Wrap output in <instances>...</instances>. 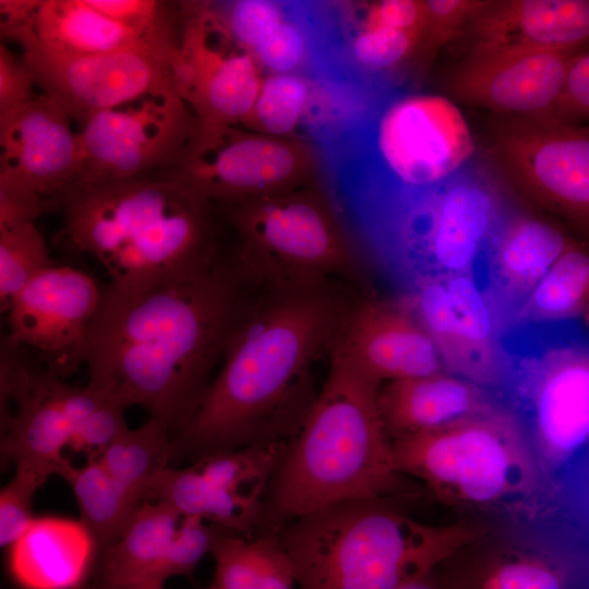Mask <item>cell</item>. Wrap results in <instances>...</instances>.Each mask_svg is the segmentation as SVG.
Masks as SVG:
<instances>
[{
	"mask_svg": "<svg viewBox=\"0 0 589 589\" xmlns=\"http://www.w3.org/2000/svg\"><path fill=\"white\" fill-rule=\"evenodd\" d=\"M38 0H0L1 37L10 39L31 21Z\"/></svg>",
	"mask_w": 589,
	"mask_h": 589,
	"instance_id": "42",
	"label": "cell"
},
{
	"mask_svg": "<svg viewBox=\"0 0 589 589\" xmlns=\"http://www.w3.org/2000/svg\"><path fill=\"white\" fill-rule=\"evenodd\" d=\"M589 324V249L572 242L515 313L518 323Z\"/></svg>",
	"mask_w": 589,
	"mask_h": 589,
	"instance_id": "31",
	"label": "cell"
},
{
	"mask_svg": "<svg viewBox=\"0 0 589 589\" xmlns=\"http://www.w3.org/2000/svg\"><path fill=\"white\" fill-rule=\"evenodd\" d=\"M381 385L332 346L325 381L267 490L261 533L336 504L406 490L381 420Z\"/></svg>",
	"mask_w": 589,
	"mask_h": 589,
	"instance_id": "4",
	"label": "cell"
},
{
	"mask_svg": "<svg viewBox=\"0 0 589 589\" xmlns=\"http://www.w3.org/2000/svg\"><path fill=\"white\" fill-rule=\"evenodd\" d=\"M471 382L495 384L510 365L500 339L498 313L472 274L443 277Z\"/></svg>",
	"mask_w": 589,
	"mask_h": 589,
	"instance_id": "29",
	"label": "cell"
},
{
	"mask_svg": "<svg viewBox=\"0 0 589 589\" xmlns=\"http://www.w3.org/2000/svg\"><path fill=\"white\" fill-rule=\"evenodd\" d=\"M580 502H582V507L586 508L588 517H589V480L585 486V490L581 494Z\"/></svg>",
	"mask_w": 589,
	"mask_h": 589,
	"instance_id": "44",
	"label": "cell"
},
{
	"mask_svg": "<svg viewBox=\"0 0 589 589\" xmlns=\"http://www.w3.org/2000/svg\"><path fill=\"white\" fill-rule=\"evenodd\" d=\"M348 289L247 288L217 372L192 418L172 436L171 461L289 442L320 390L315 363L330 352L356 298Z\"/></svg>",
	"mask_w": 589,
	"mask_h": 589,
	"instance_id": "1",
	"label": "cell"
},
{
	"mask_svg": "<svg viewBox=\"0 0 589 589\" xmlns=\"http://www.w3.org/2000/svg\"><path fill=\"white\" fill-rule=\"evenodd\" d=\"M578 50L468 55L454 70L448 88L460 101L495 113L554 117Z\"/></svg>",
	"mask_w": 589,
	"mask_h": 589,
	"instance_id": "19",
	"label": "cell"
},
{
	"mask_svg": "<svg viewBox=\"0 0 589 589\" xmlns=\"http://www.w3.org/2000/svg\"><path fill=\"white\" fill-rule=\"evenodd\" d=\"M171 430L151 417L125 429L98 457L110 476L137 504L146 502L153 481L171 462Z\"/></svg>",
	"mask_w": 589,
	"mask_h": 589,
	"instance_id": "32",
	"label": "cell"
},
{
	"mask_svg": "<svg viewBox=\"0 0 589 589\" xmlns=\"http://www.w3.org/2000/svg\"><path fill=\"white\" fill-rule=\"evenodd\" d=\"M515 376L542 467L577 470L580 495L589 479V324L566 321L556 338L519 360Z\"/></svg>",
	"mask_w": 589,
	"mask_h": 589,
	"instance_id": "11",
	"label": "cell"
},
{
	"mask_svg": "<svg viewBox=\"0 0 589 589\" xmlns=\"http://www.w3.org/2000/svg\"><path fill=\"white\" fill-rule=\"evenodd\" d=\"M171 73L195 128L242 124L265 76L253 56L218 23L207 1L178 3Z\"/></svg>",
	"mask_w": 589,
	"mask_h": 589,
	"instance_id": "14",
	"label": "cell"
},
{
	"mask_svg": "<svg viewBox=\"0 0 589 589\" xmlns=\"http://www.w3.org/2000/svg\"><path fill=\"white\" fill-rule=\"evenodd\" d=\"M97 550L95 539L81 521L35 517L10 545L9 568L23 589H77Z\"/></svg>",
	"mask_w": 589,
	"mask_h": 589,
	"instance_id": "26",
	"label": "cell"
},
{
	"mask_svg": "<svg viewBox=\"0 0 589 589\" xmlns=\"http://www.w3.org/2000/svg\"><path fill=\"white\" fill-rule=\"evenodd\" d=\"M1 453L16 466L47 477L62 476L71 464L63 450L80 425L106 400L89 387L65 384L62 377L34 366L24 351L2 342L0 361Z\"/></svg>",
	"mask_w": 589,
	"mask_h": 589,
	"instance_id": "13",
	"label": "cell"
},
{
	"mask_svg": "<svg viewBox=\"0 0 589 589\" xmlns=\"http://www.w3.org/2000/svg\"><path fill=\"white\" fill-rule=\"evenodd\" d=\"M465 33L471 56L580 49L589 44V0L488 1Z\"/></svg>",
	"mask_w": 589,
	"mask_h": 589,
	"instance_id": "22",
	"label": "cell"
},
{
	"mask_svg": "<svg viewBox=\"0 0 589 589\" xmlns=\"http://www.w3.org/2000/svg\"><path fill=\"white\" fill-rule=\"evenodd\" d=\"M35 82L21 57H16L4 44H0V120L20 111L31 104Z\"/></svg>",
	"mask_w": 589,
	"mask_h": 589,
	"instance_id": "40",
	"label": "cell"
},
{
	"mask_svg": "<svg viewBox=\"0 0 589 589\" xmlns=\"http://www.w3.org/2000/svg\"><path fill=\"white\" fill-rule=\"evenodd\" d=\"M329 181L381 170L393 189H423L456 176L474 154L470 128L449 98L409 94L369 109L334 141L320 147Z\"/></svg>",
	"mask_w": 589,
	"mask_h": 589,
	"instance_id": "8",
	"label": "cell"
},
{
	"mask_svg": "<svg viewBox=\"0 0 589 589\" xmlns=\"http://www.w3.org/2000/svg\"><path fill=\"white\" fill-rule=\"evenodd\" d=\"M146 501L164 502L182 517H199L218 528L252 538L263 526V516L240 503L192 465L166 468L149 486Z\"/></svg>",
	"mask_w": 589,
	"mask_h": 589,
	"instance_id": "30",
	"label": "cell"
},
{
	"mask_svg": "<svg viewBox=\"0 0 589 589\" xmlns=\"http://www.w3.org/2000/svg\"><path fill=\"white\" fill-rule=\"evenodd\" d=\"M177 31L178 20L167 27L144 29L113 21L85 0H38L27 26L10 39L61 53L96 55L171 37Z\"/></svg>",
	"mask_w": 589,
	"mask_h": 589,
	"instance_id": "25",
	"label": "cell"
},
{
	"mask_svg": "<svg viewBox=\"0 0 589 589\" xmlns=\"http://www.w3.org/2000/svg\"><path fill=\"white\" fill-rule=\"evenodd\" d=\"M333 346L381 384L446 371L435 344L404 300L356 297Z\"/></svg>",
	"mask_w": 589,
	"mask_h": 589,
	"instance_id": "20",
	"label": "cell"
},
{
	"mask_svg": "<svg viewBox=\"0 0 589 589\" xmlns=\"http://www.w3.org/2000/svg\"><path fill=\"white\" fill-rule=\"evenodd\" d=\"M223 530L199 517H182L167 551L163 579L177 576L190 577L201 560L211 554L213 543Z\"/></svg>",
	"mask_w": 589,
	"mask_h": 589,
	"instance_id": "38",
	"label": "cell"
},
{
	"mask_svg": "<svg viewBox=\"0 0 589 589\" xmlns=\"http://www.w3.org/2000/svg\"><path fill=\"white\" fill-rule=\"evenodd\" d=\"M205 589H216L213 585H209L207 588Z\"/></svg>",
	"mask_w": 589,
	"mask_h": 589,
	"instance_id": "45",
	"label": "cell"
},
{
	"mask_svg": "<svg viewBox=\"0 0 589 589\" xmlns=\"http://www.w3.org/2000/svg\"><path fill=\"white\" fill-rule=\"evenodd\" d=\"M388 500L336 504L273 533L290 561L297 589H396L485 537L483 527L470 522H421Z\"/></svg>",
	"mask_w": 589,
	"mask_h": 589,
	"instance_id": "5",
	"label": "cell"
},
{
	"mask_svg": "<svg viewBox=\"0 0 589 589\" xmlns=\"http://www.w3.org/2000/svg\"><path fill=\"white\" fill-rule=\"evenodd\" d=\"M370 101L326 77L310 73L267 74L242 127L318 147L334 141Z\"/></svg>",
	"mask_w": 589,
	"mask_h": 589,
	"instance_id": "21",
	"label": "cell"
},
{
	"mask_svg": "<svg viewBox=\"0 0 589 589\" xmlns=\"http://www.w3.org/2000/svg\"><path fill=\"white\" fill-rule=\"evenodd\" d=\"M344 205L364 243L404 266L410 283L472 274L502 224L496 192L469 177L423 189L358 191Z\"/></svg>",
	"mask_w": 589,
	"mask_h": 589,
	"instance_id": "7",
	"label": "cell"
},
{
	"mask_svg": "<svg viewBox=\"0 0 589 589\" xmlns=\"http://www.w3.org/2000/svg\"><path fill=\"white\" fill-rule=\"evenodd\" d=\"M244 293L227 256L147 287L105 285L89 328L87 385L143 407L173 436L217 372Z\"/></svg>",
	"mask_w": 589,
	"mask_h": 589,
	"instance_id": "2",
	"label": "cell"
},
{
	"mask_svg": "<svg viewBox=\"0 0 589 589\" xmlns=\"http://www.w3.org/2000/svg\"><path fill=\"white\" fill-rule=\"evenodd\" d=\"M214 207L235 235L228 259L244 287L363 285L364 243L326 179Z\"/></svg>",
	"mask_w": 589,
	"mask_h": 589,
	"instance_id": "6",
	"label": "cell"
},
{
	"mask_svg": "<svg viewBox=\"0 0 589 589\" xmlns=\"http://www.w3.org/2000/svg\"><path fill=\"white\" fill-rule=\"evenodd\" d=\"M48 479L28 467L16 466L13 477L0 491V544L10 546L35 519L33 501Z\"/></svg>",
	"mask_w": 589,
	"mask_h": 589,
	"instance_id": "37",
	"label": "cell"
},
{
	"mask_svg": "<svg viewBox=\"0 0 589 589\" xmlns=\"http://www.w3.org/2000/svg\"><path fill=\"white\" fill-rule=\"evenodd\" d=\"M103 287L83 271L51 265L10 302V346L33 352L46 370L64 377L86 363L88 335Z\"/></svg>",
	"mask_w": 589,
	"mask_h": 589,
	"instance_id": "18",
	"label": "cell"
},
{
	"mask_svg": "<svg viewBox=\"0 0 589 589\" xmlns=\"http://www.w3.org/2000/svg\"><path fill=\"white\" fill-rule=\"evenodd\" d=\"M181 519L164 502L142 503L120 539L99 550L95 586L164 589L163 566Z\"/></svg>",
	"mask_w": 589,
	"mask_h": 589,
	"instance_id": "28",
	"label": "cell"
},
{
	"mask_svg": "<svg viewBox=\"0 0 589 589\" xmlns=\"http://www.w3.org/2000/svg\"><path fill=\"white\" fill-rule=\"evenodd\" d=\"M471 545L437 568L444 589H574L581 575L576 562L553 553Z\"/></svg>",
	"mask_w": 589,
	"mask_h": 589,
	"instance_id": "27",
	"label": "cell"
},
{
	"mask_svg": "<svg viewBox=\"0 0 589 589\" xmlns=\"http://www.w3.org/2000/svg\"><path fill=\"white\" fill-rule=\"evenodd\" d=\"M483 0H424L420 41L413 57L421 68L429 65L438 50L464 34L484 8Z\"/></svg>",
	"mask_w": 589,
	"mask_h": 589,
	"instance_id": "36",
	"label": "cell"
},
{
	"mask_svg": "<svg viewBox=\"0 0 589 589\" xmlns=\"http://www.w3.org/2000/svg\"><path fill=\"white\" fill-rule=\"evenodd\" d=\"M392 444L397 470L448 504L494 506L534 482V454L522 426L494 405Z\"/></svg>",
	"mask_w": 589,
	"mask_h": 589,
	"instance_id": "9",
	"label": "cell"
},
{
	"mask_svg": "<svg viewBox=\"0 0 589 589\" xmlns=\"http://www.w3.org/2000/svg\"><path fill=\"white\" fill-rule=\"evenodd\" d=\"M211 554L215 570L211 585L216 589H259L266 576L287 560L275 534L252 538L220 530Z\"/></svg>",
	"mask_w": 589,
	"mask_h": 589,
	"instance_id": "34",
	"label": "cell"
},
{
	"mask_svg": "<svg viewBox=\"0 0 589 589\" xmlns=\"http://www.w3.org/2000/svg\"><path fill=\"white\" fill-rule=\"evenodd\" d=\"M71 486L81 522L101 550L120 539L142 505L131 500L99 458L81 467L70 464L61 476Z\"/></svg>",
	"mask_w": 589,
	"mask_h": 589,
	"instance_id": "33",
	"label": "cell"
},
{
	"mask_svg": "<svg viewBox=\"0 0 589 589\" xmlns=\"http://www.w3.org/2000/svg\"><path fill=\"white\" fill-rule=\"evenodd\" d=\"M554 117L563 122H589V44L574 56Z\"/></svg>",
	"mask_w": 589,
	"mask_h": 589,
	"instance_id": "41",
	"label": "cell"
},
{
	"mask_svg": "<svg viewBox=\"0 0 589 589\" xmlns=\"http://www.w3.org/2000/svg\"><path fill=\"white\" fill-rule=\"evenodd\" d=\"M195 118L173 82L89 117L79 131L83 168L77 184L158 173L188 144Z\"/></svg>",
	"mask_w": 589,
	"mask_h": 589,
	"instance_id": "15",
	"label": "cell"
},
{
	"mask_svg": "<svg viewBox=\"0 0 589 589\" xmlns=\"http://www.w3.org/2000/svg\"><path fill=\"white\" fill-rule=\"evenodd\" d=\"M378 410L393 443L434 430L491 407L481 386L446 371L385 382Z\"/></svg>",
	"mask_w": 589,
	"mask_h": 589,
	"instance_id": "24",
	"label": "cell"
},
{
	"mask_svg": "<svg viewBox=\"0 0 589 589\" xmlns=\"http://www.w3.org/2000/svg\"><path fill=\"white\" fill-rule=\"evenodd\" d=\"M177 34L137 47L70 55L25 43L22 61L41 93L83 124L93 115L135 100L172 82Z\"/></svg>",
	"mask_w": 589,
	"mask_h": 589,
	"instance_id": "17",
	"label": "cell"
},
{
	"mask_svg": "<svg viewBox=\"0 0 589 589\" xmlns=\"http://www.w3.org/2000/svg\"><path fill=\"white\" fill-rule=\"evenodd\" d=\"M396 589H444L437 569L426 575L411 578Z\"/></svg>",
	"mask_w": 589,
	"mask_h": 589,
	"instance_id": "43",
	"label": "cell"
},
{
	"mask_svg": "<svg viewBox=\"0 0 589 589\" xmlns=\"http://www.w3.org/2000/svg\"><path fill=\"white\" fill-rule=\"evenodd\" d=\"M573 241L557 225L540 217L522 215L502 223L486 250L493 303L497 300L513 320Z\"/></svg>",
	"mask_w": 589,
	"mask_h": 589,
	"instance_id": "23",
	"label": "cell"
},
{
	"mask_svg": "<svg viewBox=\"0 0 589 589\" xmlns=\"http://www.w3.org/2000/svg\"><path fill=\"white\" fill-rule=\"evenodd\" d=\"M129 406L111 396L80 425L71 438L75 450L87 453L88 458H98L101 453L125 430V410Z\"/></svg>",
	"mask_w": 589,
	"mask_h": 589,
	"instance_id": "39",
	"label": "cell"
},
{
	"mask_svg": "<svg viewBox=\"0 0 589 589\" xmlns=\"http://www.w3.org/2000/svg\"><path fill=\"white\" fill-rule=\"evenodd\" d=\"M158 175L213 205L326 179L318 146L240 124L195 128L184 148Z\"/></svg>",
	"mask_w": 589,
	"mask_h": 589,
	"instance_id": "10",
	"label": "cell"
},
{
	"mask_svg": "<svg viewBox=\"0 0 589 589\" xmlns=\"http://www.w3.org/2000/svg\"><path fill=\"white\" fill-rule=\"evenodd\" d=\"M72 118L40 93L0 120V226L61 211L81 178L83 152Z\"/></svg>",
	"mask_w": 589,
	"mask_h": 589,
	"instance_id": "12",
	"label": "cell"
},
{
	"mask_svg": "<svg viewBox=\"0 0 589 589\" xmlns=\"http://www.w3.org/2000/svg\"><path fill=\"white\" fill-rule=\"evenodd\" d=\"M491 148L529 199L589 233V124L509 117L496 124Z\"/></svg>",
	"mask_w": 589,
	"mask_h": 589,
	"instance_id": "16",
	"label": "cell"
},
{
	"mask_svg": "<svg viewBox=\"0 0 589 589\" xmlns=\"http://www.w3.org/2000/svg\"><path fill=\"white\" fill-rule=\"evenodd\" d=\"M52 265L45 238L35 223L0 227V305L13 298Z\"/></svg>",
	"mask_w": 589,
	"mask_h": 589,
	"instance_id": "35",
	"label": "cell"
},
{
	"mask_svg": "<svg viewBox=\"0 0 589 589\" xmlns=\"http://www.w3.org/2000/svg\"><path fill=\"white\" fill-rule=\"evenodd\" d=\"M60 212L61 244L92 256L113 288L195 275L226 256L214 205L158 173L77 184Z\"/></svg>",
	"mask_w": 589,
	"mask_h": 589,
	"instance_id": "3",
	"label": "cell"
},
{
	"mask_svg": "<svg viewBox=\"0 0 589 589\" xmlns=\"http://www.w3.org/2000/svg\"><path fill=\"white\" fill-rule=\"evenodd\" d=\"M89 589H98L96 586L91 587Z\"/></svg>",
	"mask_w": 589,
	"mask_h": 589,
	"instance_id": "46",
	"label": "cell"
}]
</instances>
